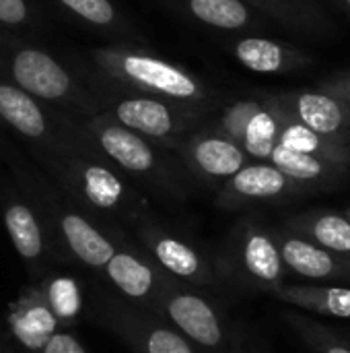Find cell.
<instances>
[{
    "mask_svg": "<svg viewBox=\"0 0 350 353\" xmlns=\"http://www.w3.org/2000/svg\"><path fill=\"white\" fill-rule=\"evenodd\" d=\"M281 110L307 128L350 145V103L347 101L324 91H301L285 99Z\"/></svg>",
    "mask_w": 350,
    "mask_h": 353,
    "instance_id": "cell-1",
    "label": "cell"
},
{
    "mask_svg": "<svg viewBox=\"0 0 350 353\" xmlns=\"http://www.w3.org/2000/svg\"><path fill=\"white\" fill-rule=\"evenodd\" d=\"M278 252L283 265L301 277L320 281H350V261L297 234L283 238Z\"/></svg>",
    "mask_w": 350,
    "mask_h": 353,
    "instance_id": "cell-2",
    "label": "cell"
},
{
    "mask_svg": "<svg viewBox=\"0 0 350 353\" xmlns=\"http://www.w3.org/2000/svg\"><path fill=\"white\" fill-rule=\"evenodd\" d=\"M12 74L23 89L43 99H58L70 87L64 68L39 50L19 52L12 62Z\"/></svg>",
    "mask_w": 350,
    "mask_h": 353,
    "instance_id": "cell-3",
    "label": "cell"
},
{
    "mask_svg": "<svg viewBox=\"0 0 350 353\" xmlns=\"http://www.w3.org/2000/svg\"><path fill=\"white\" fill-rule=\"evenodd\" d=\"M268 159L285 176H289L291 180H295L303 186H307V184H316V186L338 184L350 170L336 161H330V159H324V157H318L311 153L295 151V149H289L283 145H276Z\"/></svg>",
    "mask_w": 350,
    "mask_h": 353,
    "instance_id": "cell-4",
    "label": "cell"
},
{
    "mask_svg": "<svg viewBox=\"0 0 350 353\" xmlns=\"http://www.w3.org/2000/svg\"><path fill=\"white\" fill-rule=\"evenodd\" d=\"M297 236L350 261V221L344 213L311 211L293 221Z\"/></svg>",
    "mask_w": 350,
    "mask_h": 353,
    "instance_id": "cell-5",
    "label": "cell"
},
{
    "mask_svg": "<svg viewBox=\"0 0 350 353\" xmlns=\"http://www.w3.org/2000/svg\"><path fill=\"white\" fill-rule=\"evenodd\" d=\"M235 54L239 62L256 72H285L309 64V58L297 48L264 39V37H245L237 43Z\"/></svg>",
    "mask_w": 350,
    "mask_h": 353,
    "instance_id": "cell-6",
    "label": "cell"
},
{
    "mask_svg": "<svg viewBox=\"0 0 350 353\" xmlns=\"http://www.w3.org/2000/svg\"><path fill=\"white\" fill-rule=\"evenodd\" d=\"M124 70L134 81H140L173 97H192L198 91L196 83L190 77H186L182 70L173 68L171 64L155 60V58L128 56L124 60Z\"/></svg>",
    "mask_w": 350,
    "mask_h": 353,
    "instance_id": "cell-7",
    "label": "cell"
},
{
    "mask_svg": "<svg viewBox=\"0 0 350 353\" xmlns=\"http://www.w3.org/2000/svg\"><path fill=\"white\" fill-rule=\"evenodd\" d=\"M283 112V110H281ZM283 147L295 149V151H303V153H311L330 161H336L340 165L350 168V145L336 143L311 128H307L305 124H301L299 120L291 118L289 114L283 112V122H281V132H278V143Z\"/></svg>",
    "mask_w": 350,
    "mask_h": 353,
    "instance_id": "cell-8",
    "label": "cell"
},
{
    "mask_svg": "<svg viewBox=\"0 0 350 353\" xmlns=\"http://www.w3.org/2000/svg\"><path fill=\"white\" fill-rule=\"evenodd\" d=\"M283 300L303 310L350 321V288L349 285H297L278 292Z\"/></svg>",
    "mask_w": 350,
    "mask_h": 353,
    "instance_id": "cell-9",
    "label": "cell"
},
{
    "mask_svg": "<svg viewBox=\"0 0 350 353\" xmlns=\"http://www.w3.org/2000/svg\"><path fill=\"white\" fill-rule=\"evenodd\" d=\"M301 186L303 184L285 176L278 168L266 163L248 165L233 174V190L245 199H274Z\"/></svg>",
    "mask_w": 350,
    "mask_h": 353,
    "instance_id": "cell-10",
    "label": "cell"
},
{
    "mask_svg": "<svg viewBox=\"0 0 350 353\" xmlns=\"http://www.w3.org/2000/svg\"><path fill=\"white\" fill-rule=\"evenodd\" d=\"M171 319L198 343L217 345L221 341V327L212 310L194 296H179L169 306Z\"/></svg>",
    "mask_w": 350,
    "mask_h": 353,
    "instance_id": "cell-11",
    "label": "cell"
},
{
    "mask_svg": "<svg viewBox=\"0 0 350 353\" xmlns=\"http://www.w3.org/2000/svg\"><path fill=\"white\" fill-rule=\"evenodd\" d=\"M62 230L66 234L68 244L76 252V256H80L87 265L101 267V265L109 263V259L113 256L111 244L99 232H95L83 217H78V215L64 217Z\"/></svg>",
    "mask_w": 350,
    "mask_h": 353,
    "instance_id": "cell-12",
    "label": "cell"
},
{
    "mask_svg": "<svg viewBox=\"0 0 350 353\" xmlns=\"http://www.w3.org/2000/svg\"><path fill=\"white\" fill-rule=\"evenodd\" d=\"M0 116L27 137H39L45 130L37 103L23 91L0 85Z\"/></svg>",
    "mask_w": 350,
    "mask_h": 353,
    "instance_id": "cell-13",
    "label": "cell"
},
{
    "mask_svg": "<svg viewBox=\"0 0 350 353\" xmlns=\"http://www.w3.org/2000/svg\"><path fill=\"white\" fill-rule=\"evenodd\" d=\"M118 118L126 126L151 137H163L171 130L169 110L155 99H126L118 105Z\"/></svg>",
    "mask_w": 350,
    "mask_h": 353,
    "instance_id": "cell-14",
    "label": "cell"
},
{
    "mask_svg": "<svg viewBox=\"0 0 350 353\" xmlns=\"http://www.w3.org/2000/svg\"><path fill=\"white\" fill-rule=\"evenodd\" d=\"M101 145L126 170L144 172L153 165V153L149 145L130 130L107 128L101 132Z\"/></svg>",
    "mask_w": 350,
    "mask_h": 353,
    "instance_id": "cell-15",
    "label": "cell"
},
{
    "mask_svg": "<svg viewBox=\"0 0 350 353\" xmlns=\"http://www.w3.org/2000/svg\"><path fill=\"white\" fill-rule=\"evenodd\" d=\"M243 261H245L248 271L264 283H278L283 277L285 265H283L278 246L274 240H270L264 234H254L248 238Z\"/></svg>",
    "mask_w": 350,
    "mask_h": 353,
    "instance_id": "cell-16",
    "label": "cell"
},
{
    "mask_svg": "<svg viewBox=\"0 0 350 353\" xmlns=\"http://www.w3.org/2000/svg\"><path fill=\"white\" fill-rule=\"evenodd\" d=\"M281 122H283V112L276 114L268 110H256L241 132L245 151L254 157L268 159L278 143Z\"/></svg>",
    "mask_w": 350,
    "mask_h": 353,
    "instance_id": "cell-17",
    "label": "cell"
},
{
    "mask_svg": "<svg viewBox=\"0 0 350 353\" xmlns=\"http://www.w3.org/2000/svg\"><path fill=\"white\" fill-rule=\"evenodd\" d=\"M196 161L212 176H233L243 168V151L223 139H206L196 147Z\"/></svg>",
    "mask_w": 350,
    "mask_h": 353,
    "instance_id": "cell-18",
    "label": "cell"
},
{
    "mask_svg": "<svg viewBox=\"0 0 350 353\" xmlns=\"http://www.w3.org/2000/svg\"><path fill=\"white\" fill-rule=\"evenodd\" d=\"M190 8L200 21L221 29H239L250 21L241 0H190Z\"/></svg>",
    "mask_w": 350,
    "mask_h": 353,
    "instance_id": "cell-19",
    "label": "cell"
},
{
    "mask_svg": "<svg viewBox=\"0 0 350 353\" xmlns=\"http://www.w3.org/2000/svg\"><path fill=\"white\" fill-rule=\"evenodd\" d=\"M6 228L19 254L33 259L41 252V234L31 211L23 205H14L6 211Z\"/></svg>",
    "mask_w": 350,
    "mask_h": 353,
    "instance_id": "cell-20",
    "label": "cell"
},
{
    "mask_svg": "<svg viewBox=\"0 0 350 353\" xmlns=\"http://www.w3.org/2000/svg\"><path fill=\"white\" fill-rule=\"evenodd\" d=\"M109 277L120 290L134 298L144 296L153 285L151 271L130 254H113L109 259Z\"/></svg>",
    "mask_w": 350,
    "mask_h": 353,
    "instance_id": "cell-21",
    "label": "cell"
},
{
    "mask_svg": "<svg viewBox=\"0 0 350 353\" xmlns=\"http://www.w3.org/2000/svg\"><path fill=\"white\" fill-rule=\"evenodd\" d=\"M54 316L45 308H31L14 323V333L23 341V345L31 350L45 347V343L54 337Z\"/></svg>",
    "mask_w": 350,
    "mask_h": 353,
    "instance_id": "cell-22",
    "label": "cell"
},
{
    "mask_svg": "<svg viewBox=\"0 0 350 353\" xmlns=\"http://www.w3.org/2000/svg\"><path fill=\"white\" fill-rule=\"evenodd\" d=\"M85 190L87 196L97 205V207H113L122 194V186L118 178L103 170V168H87L85 172Z\"/></svg>",
    "mask_w": 350,
    "mask_h": 353,
    "instance_id": "cell-23",
    "label": "cell"
},
{
    "mask_svg": "<svg viewBox=\"0 0 350 353\" xmlns=\"http://www.w3.org/2000/svg\"><path fill=\"white\" fill-rule=\"evenodd\" d=\"M159 261L175 275H194L198 271V256L186 244L175 240H161L157 246Z\"/></svg>",
    "mask_w": 350,
    "mask_h": 353,
    "instance_id": "cell-24",
    "label": "cell"
},
{
    "mask_svg": "<svg viewBox=\"0 0 350 353\" xmlns=\"http://www.w3.org/2000/svg\"><path fill=\"white\" fill-rule=\"evenodd\" d=\"M50 300L58 316H74L78 312V290L72 279H58L50 288Z\"/></svg>",
    "mask_w": 350,
    "mask_h": 353,
    "instance_id": "cell-25",
    "label": "cell"
},
{
    "mask_svg": "<svg viewBox=\"0 0 350 353\" xmlns=\"http://www.w3.org/2000/svg\"><path fill=\"white\" fill-rule=\"evenodd\" d=\"M76 14L85 17L91 23L105 25L113 19V8L107 0H62Z\"/></svg>",
    "mask_w": 350,
    "mask_h": 353,
    "instance_id": "cell-26",
    "label": "cell"
},
{
    "mask_svg": "<svg viewBox=\"0 0 350 353\" xmlns=\"http://www.w3.org/2000/svg\"><path fill=\"white\" fill-rule=\"evenodd\" d=\"M305 337L314 345L316 353H350V345L322 329L320 325H307L305 327Z\"/></svg>",
    "mask_w": 350,
    "mask_h": 353,
    "instance_id": "cell-27",
    "label": "cell"
},
{
    "mask_svg": "<svg viewBox=\"0 0 350 353\" xmlns=\"http://www.w3.org/2000/svg\"><path fill=\"white\" fill-rule=\"evenodd\" d=\"M149 353H192L182 337L171 331H155L149 339Z\"/></svg>",
    "mask_w": 350,
    "mask_h": 353,
    "instance_id": "cell-28",
    "label": "cell"
},
{
    "mask_svg": "<svg viewBox=\"0 0 350 353\" xmlns=\"http://www.w3.org/2000/svg\"><path fill=\"white\" fill-rule=\"evenodd\" d=\"M322 91L350 103V70L342 72V74H336V77L328 79L326 83H322Z\"/></svg>",
    "mask_w": 350,
    "mask_h": 353,
    "instance_id": "cell-29",
    "label": "cell"
},
{
    "mask_svg": "<svg viewBox=\"0 0 350 353\" xmlns=\"http://www.w3.org/2000/svg\"><path fill=\"white\" fill-rule=\"evenodd\" d=\"M27 17V8L23 0H0V21L8 25H17Z\"/></svg>",
    "mask_w": 350,
    "mask_h": 353,
    "instance_id": "cell-30",
    "label": "cell"
},
{
    "mask_svg": "<svg viewBox=\"0 0 350 353\" xmlns=\"http://www.w3.org/2000/svg\"><path fill=\"white\" fill-rule=\"evenodd\" d=\"M45 353H85L83 347L68 335H54L45 343Z\"/></svg>",
    "mask_w": 350,
    "mask_h": 353,
    "instance_id": "cell-31",
    "label": "cell"
},
{
    "mask_svg": "<svg viewBox=\"0 0 350 353\" xmlns=\"http://www.w3.org/2000/svg\"><path fill=\"white\" fill-rule=\"evenodd\" d=\"M340 2H342V4H344V6L350 10V0H340Z\"/></svg>",
    "mask_w": 350,
    "mask_h": 353,
    "instance_id": "cell-32",
    "label": "cell"
},
{
    "mask_svg": "<svg viewBox=\"0 0 350 353\" xmlns=\"http://www.w3.org/2000/svg\"><path fill=\"white\" fill-rule=\"evenodd\" d=\"M344 215H347V217H349V221H350V209H349V211H347V213H344Z\"/></svg>",
    "mask_w": 350,
    "mask_h": 353,
    "instance_id": "cell-33",
    "label": "cell"
}]
</instances>
